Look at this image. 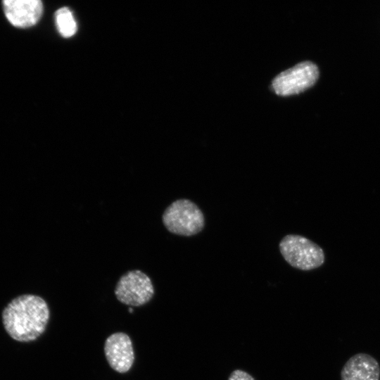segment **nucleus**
Instances as JSON below:
<instances>
[{
    "label": "nucleus",
    "instance_id": "423d86ee",
    "mask_svg": "<svg viewBox=\"0 0 380 380\" xmlns=\"http://www.w3.org/2000/svg\"><path fill=\"white\" fill-rule=\"evenodd\" d=\"M104 353L110 367L119 373L128 372L134 360V353L129 336L123 332L109 336L104 343Z\"/></svg>",
    "mask_w": 380,
    "mask_h": 380
},
{
    "label": "nucleus",
    "instance_id": "39448f33",
    "mask_svg": "<svg viewBox=\"0 0 380 380\" xmlns=\"http://www.w3.org/2000/svg\"><path fill=\"white\" fill-rule=\"evenodd\" d=\"M115 295L120 303L139 307L151 300L154 288L147 274L139 270H130L118 281Z\"/></svg>",
    "mask_w": 380,
    "mask_h": 380
},
{
    "label": "nucleus",
    "instance_id": "0eeeda50",
    "mask_svg": "<svg viewBox=\"0 0 380 380\" xmlns=\"http://www.w3.org/2000/svg\"><path fill=\"white\" fill-rule=\"evenodd\" d=\"M3 7L9 23L20 28L34 25L43 12V5L39 0H6Z\"/></svg>",
    "mask_w": 380,
    "mask_h": 380
},
{
    "label": "nucleus",
    "instance_id": "1a4fd4ad",
    "mask_svg": "<svg viewBox=\"0 0 380 380\" xmlns=\"http://www.w3.org/2000/svg\"><path fill=\"white\" fill-rule=\"evenodd\" d=\"M56 25L59 33L65 38L77 32V23L71 11L67 7L59 8L55 14Z\"/></svg>",
    "mask_w": 380,
    "mask_h": 380
},
{
    "label": "nucleus",
    "instance_id": "f03ea898",
    "mask_svg": "<svg viewBox=\"0 0 380 380\" xmlns=\"http://www.w3.org/2000/svg\"><path fill=\"white\" fill-rule=\"evenodd\" d=\"M162 221L170 233L191 236L201 232L205 227V217L198 206L186 198L173 201L164 210Z\"/></svg>",
    "mask_w": 380,
    "mask_h": 380
},
{
    "label": "nucleus",
    "instance_id": "f257e3e1",
    "mask_svg": "<svg viewBox=\"0 0 380 380\" xmlns=\"http://www.w3.org/2000/svg\"><path fill=\"white\" fill-rule=\"evenodd\" d=\"M50 312L40 296L23 294L13 298L2 312V322L7 334L15 341L31 342L46 330Z\"/></svg>",
    "mask_w": 380,
    "mask_h": 380
},
{
    "label": "nucleus",
    "instance_id": "9d476101",
    "mask_svg": "<svg viewBox=\"0 0 380 380\" xmlns=\"http://www.w3.org/2000/svg\"><path fill=\"white\" fill-rule=\"evenodd\" d=\"M228 380H255V379L243 370L235 369L230 374Z\"/></svg>",
    "mask_w": 380,
    "mask_h": 380
},
{
    "label": "nucleus",
    "instance_id": "6e6552de",
    "mask_svg": "<svg viewBox=\"0 0 380 380\" xmlns=\"http://www.w3.org/2000/svg\"><path fill=\"white\" fill-rule=\"evenodd\" d=\"M380 365L372 355L359 353L350 357L341 370V380H379Z\"/></svg>",
    "mask_w": 380,
    "mask_h": 380
},
{
    "label": "nucleus",
    "instance_id": "9b49d317",
    "mask_svg": "<svg viewBox=\"0 0 380 380\" xmlns=\"http://www.w3.org/2000/svg\"><path fill=\"white\" fill-rule=\"evenodd\" d=\"M129 312H133V309H132L131 308H129Z\"/></svg>",
    "mask_w": 380,
    "mask_h": 380
},
{
    "label": "nucleus",
    "instance_id": "20e7f679",
    "mask_svg": "<svg viewBox=\"0 0 380 380\" xmlns=\"http://www.w3.org/2000/svg\"><path fill=\"white\" fill-rule=\"evenodd\" d=\"M318 77L317 66L311 61H304L279 74L272 80V86L277 94L291 96L309 89Z\"/></svg>",
    "mask_w": 380,
    "mask_h": 380
},
{
    "label": "nucleus",
    "instance_id": "7ed1b4c3",
    "mask_svg": "<svg viewBox=\"0 0 380 380\" xmlns=\"http://www.w3.org/2000/svg\"><path fill=\"white\" fill-rule=\"evenodd\" d=\"M279 248L286 262L300 270L318 268L325 260L322 248L303 236L288 234L280 241Z\"/></svg>",
    "mask_w": 380,
    "mask_h": 380
}]
</instances>
